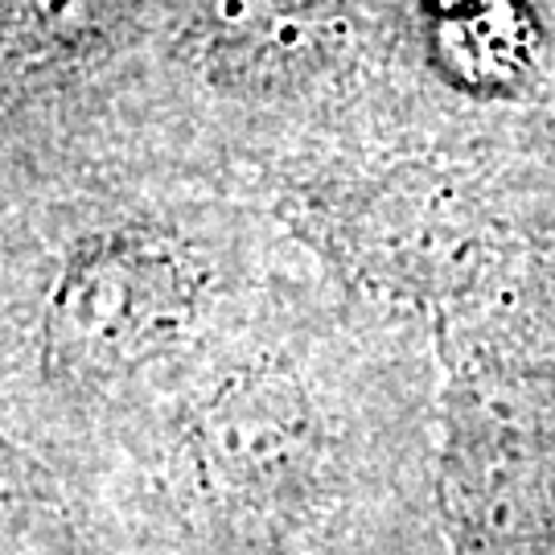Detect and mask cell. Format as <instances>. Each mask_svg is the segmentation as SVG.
Listing matches in <instances>:
<instances>
[{"label":"cell","instance_id":"1","mask_svg":"<svg viewBox=\"0 0 555 555\" xmlns=\"http://www.w3.org/2000/svg\"><path fill=\"white\" fill-rule=\"evenodd\" d=\"M181 309L178 263L149 243L116 238L79 256L62 280L50 337L54 358L75 371H116L153 346Z\"/></svg>","mask_w":555,"mask_h":555}]
</instances>
